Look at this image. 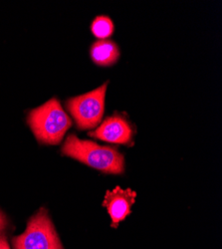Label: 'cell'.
Returning a JSON list of instances; mask_svg holds the SVG:
<instances>
[{
	"label": "cell",
	"mask_w": 222,
	"mask_h": 249,
	"mask_svg": "<svg viewBox=\"0 0 222 249\" xmlns=\"http://www.w3.org/2000/svg\"><path fill=\"white\" fill-rule=\"evenodd\" d=\"M5 225H6V219H5L4 215L2 214V213H0V231L3 230Z\"/></svg>",
	"instance_id": "obj_10"
},
{
	"label": "cell",
	"mask_w": 222,
	"mask_h": 249,
	"mask_svg": "<svg viewBox=\"0 0 222 249\" xmlns=\"http://www.w3.org/2000/svg\"><path fill=\"white\" fill-rule=\"evenodd\" d=\"M134 129L129 121L120 115H114L107 118L89 136L108 142L129 144L133 139Z\"/></svg>",
	"instance_id": "obj_5"
},
{
	"label": "cell",
	"mask_w": 222,
	"mask_h": 249,
	"mask_svg": "<svg viewBox=\"0 0 222 249\" xmlns=\"http://www.w3.org/2000/svg\"><path fill=\"white\" fill-rule=\"evenodd\" d=\"M0 249H10L6 237L4 235H0Z\"/></svg>",
	"instance_id": "obj_9"
},
{
	"label": "cell",
	"mask_w": 222,
	"mask_h": 249,
	"mask_svg": "<svg viewBox=\"0 0 222 249\" xmlns=\"http://www.w3.org/2000/svg\"><path fill=\"white\" fill-rule=\"evenodd\" d=\"M27 123L36 139L42 143L57 144L71 127L72 121L56 98L29 112Z\"/></svg>",
	"instance_id": "obj_2"
},
{
	"label": "cell",
	"mask_w": 222,
	"mask_h": 249,
	"mask_svg": "<svg viewBox=\"0 0 222 249\" xmlns=\"http://www.w3.org/2000/svg\"><path fill=\"white\" fill-rule=\"evenodd\" d=\"M107 87L108 82L89 93L70 98L66 102L78 129L90 130L100 124L105 111Z\"/></svg>",
	"instance_id": "obj_4"
},
{
	"label": "cell",
	"mask_w": 222,
	"mask_h": 249,
	"mask_svg": "<svg viewBox=\"0 0 222 249\" xmlns=\"http://www.w3.org/2000/svg\"><path fill=\"white\" fill-rule=\"evenodd\" d=\"M12 242L14 249H63L45 209L30 218L26 231Z\"/></svg>",
	"instance_id": "obj_3"
},
{
	"label": "cell",
	"mask_w": 222,
	"mask_h": 249,
	"mask_svg": "<svg viewBox=\"0 0 222 249\" xmlns=\"http://www.w3.org/2000/svg\"><path fill=\"white\" fill-rule=\"evenodd\" d=\"M62 154L106 174L119 175L125 170L124 156L117 149L80 140L74 134L67 137Z\"/></svg>",
	"instance_id": "obj_1"
},
{
	"label": "cell",
	"mask_w": 222,
	"mask_h": 249,
	"mask_svg": "<svg viewBox=\"0 0 222 249\" xmlns=\"http://www.w3.org/2000/svg\"><path fill=\"white\" fill-rule=\"evenodd\" d=\"M91 30L97 38L100 40H104L114 33L115 27L110 17L101 15L94 19L91 25Z\"/></svg>",
	"instance_id": "obj_8"
},
{
	"label": "cell",
	"mask_w": 222,
	"mask_h": 249,
	"mask_svg": "<svg viewBox=\"0 0 222 249\" xmlns=\"http://www.w3.org/2000/svg\"><path fill=\"white\" fill-rule=\"evenodd\" d=\"M92 60L99 66H111L120 57L118 45L111 40H98L91 47Z\"/></svg>",
	"instance_id": "obj_7"
},
{
	"label": "cell",
	"mask_w": 222,
	"mask_h": 249,
	"mask_svg": "<svg viewBox=\"0 0 222 249\" xmlns=\"http://www.w3.org/2000/svg\"><path fill=\"white\" fill-rule=\"evenodd\" d=\"M136 196L137 193L130 189L123 190L120 186H116L113 191L106 193L103 206L106 207L111 216L112 227L117 228L119 223L131 213Z\"/></svg>",
	"instance_id": "obj_6"
}]
</instances>
